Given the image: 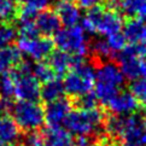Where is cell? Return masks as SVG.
<instances>
[{
  "instance_id": "f1b7e54d",
  "label": "cell",
  "mask_w": 146,
  "mask_h": 146,
  "mask_svg": "<svg viewBox=\"0 0 146 146\" xmlns=\"http://www.w3.org/2000/svg\"><path fill=\"white\" fill-rule=\"evenodd\" d=\"M19 145L21 146H44L42 134L39 133L38 130L25 133L22 139V143Z\"/></svg>"
},
{
  "instance_id": "74e56055",
  "label": "cell",
  "mask_w": 146,
  "mask_h": 146,
  "mask_svg": "<svg viewBox=\"0 0 146 146\" xmlns=\"http://www.w3.org/2000/svg\"><path fill=\"white\" fill-rule=\"evenodd\" d=\"M145 59H146V58H145Z\"/></svg>"
},
{
  "instance_id": "5b68a950",
  "label": "cell",
  "mask_w": 146,
  "mask_h": 146,
  "mask_svg": "<svg viewBox=\"0 0 146 146\" xmlns=\"http://www.w3.org/2000/svg\"><path fill=\"white\" fill-rule=\"evenodd\" d=\"M15 81V94L19 100L39 103L41 87L40 82L33 74V63L22 60L13 70L10 71Z\"/></svg>"
},
{
  "instance_id": "e0dca14e",
  "label": "cell",
  "mask_w": 146,
  "mask_h": 146,
  "mask_svg": "<svg viewBox=\"0 0 146 146\" xmlns=\"http://www.w3.org/2000/svg\"><path fill=\"white\" fill-rule=\"evenodd\" d=\"M50 0H19L18 1V18L35 19L38 15L47 9Z\"/></svg>"
},
{
  "instance_id": "3957f363",
  "label": "cell",
  "mask_w": 146,
  "mask_h": 146,
  "mask_svg": "<svg viewBox=\"0 0 146 146\" xmlns=\"http://www.w3.org/2000/svg\"><path fill=\"white\" fill-rule=\"evenodd\" d=\"M123 18L115 9H105L99 6L87 11L82 19V28L91 34L110 36L121 33L123 28Z\"/></svg>"
},
{
  "instance_id": "9c48e42d",
  "label": "cell",
  "mask_w": 146,
  "mask_h": 146,
  "mask_svg": "<svg viewBox=\"0 0 146 146\" xmlns=\"http://www.w3.org/2000/svg\"><path fill=\"white\" fill-rule=\"evenodd\" d=\"M71 99L62 98L56 102L47 103L45 108V122L50 128H58L63 126L68 115L71 112Z\"/></svg>"
},
{
  "instance_id": "e575fe53",
  "label": "cell",
  "mask_w": 146,
  "mask_h": 146,
  "mask_svg": "<svg viewBox=\"0 0 146 146\" xmlns=\"http://www.w3.org/2000/svg\"><path fill=\"white\" fill-rule=\"evenodd\" d=\"M3 146H21V145H17V144H9V145H3Z\"/></svg>"
},
{
  "instance_id": "8d00e7d4",
  "label": "cell",
  "mask_w": 146,
  "mask_h": 146,
  "mask_svg": "<svg viewBox=\"0 0 146 146\" xmlns=\"http://www.w3.org/2000/svg\"><path fill=\"white\" fill-rule=\"evenodd\" d=\"M0 146H3V145H0Z\"/></svg>"
},
{
  "instance_id": "52a82bcc",
  "label": "cell",
  "mask_w": 146,
  "mask_h": 146,
  "mask_svg": "<svg viewBox=\"0 0 146 146\" xmlns=\"http://www.w3.org/2000/svg\"><path fill=\"white\" fill-rule=\"evenodd\" d=\"M12 118L24 133L38 130L45 122V109L35 102L19 100L15 103Z\"/></svg>"
},
{
  "instance_id": "7a4b0ae2",
  "label": "cell",
  "mask_w": 146,
  "mask_h": 146,
  "mask_svg": "<svg viewBox=\"0 0 146 146\" xmlns=\"http://www.w3.org/2000/svg\"><path fill=\"white\" fill-rule=\"evenodd\" d=\"M106 112L100 108L92 110H74L68 115L63 126L70 134L76 137H91L97 135L100 139L105 134Z\"/></svg>"
},
{
  "instance_id": "d4e9b609",
  "label": "cell",
  "mask_w": 146,
  "mask_h": 146,
  "mask_svg": "<svg viewBox=\"0 0 146 146\" xmlns=\"http://www.w3.org/2000/svg\"><path fill=\"white\" fill-rule=\"evenodd\" d=\"M0 97L13 99L15 94V81L10 72L3 74L0 77Z\"/></svg>"
},
{
  "instance_id": "5bb4252c",
  "label": "cell",
  "mask_w": 146,
  "mask_h": 146,
  "mask_svg": "<svg viewBox=\"0 0 146 146\" xmlns=\"http://www.w3.org/2000/svg\"><path fill=\"white\" fill-rule=\"evenodd\" d=\"M47 59H48L47 63L53 69L56 76H63L66 75L71 70V68L74 66L76 57L70 56L69 53H65V52L60 50H57L52 52Z\"/></svg>"
},
{
  "instance_id": "4fadbf2b",
  "label": "cell",
  "mask_w": 146,
  "mask_h": 146,
  "mask_svg": "<svg viewBox=\"0 0 146 146\" xmlns=\"http://www.w3.org/2000/svg\"><path fill=\"white\" fill-rule=\"evenodd\" d=\"M123 35L128 45L146 46V24L138 18H129L123 24Z\"/></svg>"
},
{
  "instance_id": "7c38bea8",
  "label": "cell",
  "mask_w": 146,
  "mask_h": 146,
  "mask_svg": "<svg viewBox=\"0 0 146 146\" xmlns=\"http://www.w3.org/2000/svg\"><path fill=\"white\" fill-rule=\"evenodd\" d=\"M54 11L58 15L60 23L65 25V28L79 25L81 21V9L76 3L71 0H62L57 4Z\"/></svg>"
},
{
  "instance_id": "4dcf8cb0",
  "label": "cell",
  "mask_w": 146,
  "mask_h": 146,
  "mask_svg": "<svg viewBox=\"0 0 146 146\" xmlns=\"http://www.w3.org/2000/svg\"><path fill=\"white\" fill-rule=\"evenodd\" d=\"M76 4L80 6V9H85L87 11H90L92 9L99 7L106 1V0H76Z\"/></svg>"
},
{
  "instance_id": "d590c367",
  "label": "cell",
  "mask_w": 146,
  "mask_h": 146,
  "mask_svg": "<svg viewBox=\"0 0 146 146\" xmlns=\"http://www.w3.org/2000/svg\"><path fill=\"white\" fill-rule=\"evenodd\" d=\"M59 1H62V0H59Z\"/></svg>"
},
{
  "instance_id": "d6a6232c",
  "label": "cell",
  "mask_w": 146,
  "mask_h": 146,
  "mask_svg": "<svg viewBox=\"0 0 146 146\" xmlns=\"http://www.w3.org/2000/svg\"><path fill=\"white\" fill-rule=\"evenodd\" d=\"M137 17H138V19L141 21L143 23L146 24V5H144V6L139 10V12H138V15H137Z\"/></svg>"
},
{
  "instance_id": "1f68e13d",
  "label": "cell",
  "mask_w": 146,
  "mask_h": 146,
  "mask_svg": "<svg viewBox=\"0 0 146 146\" xmlns=\"http://www.w3.org/2000/svg\"><path fill=\"white\" fill-rule=\"evenodd\" d=\"M93 146H115V143L111 141V140L106 137V134H104L103 137L99 139V143H96Z\"/></svg>"
},
{
  "instance_id": "d6986e66",
  "label": "cell",
  "mask_w": 146,
  "mask_h": 146,
  "mask_svg": "<svg viewBox=\"0 0 146 146\" xmlns=\"http://www.w3.org/2000/svg\"><path fill=\"white\" fill-rule=\"evenodd\" d=\"M64 94H65L64 83H63V80H60L59 77H56V79L51 80L48 82H45L41 86L40 98L46 104L64 98Z\"/></svg>"
},
{
  "instance_id": "ba28073f",
  "label": "cell",
  "mask_w": 146,
  "mask_h": 146,
  "mask_svg": "<svg viewBox=\"0 0 146 146\" xmlns=\"http://www.w3.org/2000/svg\"><path fill=\"white\" fill-rule=\"evenodd\" d=\"M17 47L35 62H44L53 52V40L47 36H35L32 39H18Z\"/></svg>"
},
{
  "instance_id": "277c9868",
  "label": "cell",
  "mask_w": 146,
  "mask_h": 146,
  "mask_svg": "<svg viewBox=\"0 0 146 146\" xmlns=\"http://www.w3.org/2000/svg\"><path fill=\"white\" fill-rule=\"evenodd\" d=\"M94 65L87 63L83 57H76L71 70L65 75L63 83L65 93L70 98H77L91 93L96 85Z\"/></svg>"
},
{
  "instance_id": "ac0fdd59",
  "label": "cell",
  "mask_w": 146,
  "mask_h": 146,
  "mask_svg": "<svg viewBox=\"0 0 146 146\" xmlns=\"http://www.w3.org/2000/svg\"><path fill=\"white\" fill-rule=\"evenodd\" d=\"M19 130L11 116L0 117V145L15 144L19 138Z\"/></svg>"
},
{
  "instance_id": "ffe728a7",
  "label": "cell",
  "mask_w": 146,
  "mask_h": 146,
  "mask_svg": "<svg viewBox=\"0 0 146 146\" xmlns=\"http://www.w3.org/2000/svg\"><path fill=\"white\" fill-rule=\"evenodd\" d=\"M18 17V3L16 0H0V22L10 23Z\"/></svg>"
},
{
  "instance_id": "cb8c5ba5",
  "label": "cell",
  "mask_w": 146,
  "mask_h": 146,
  "mask_svg": "<svg viewBox=\"0 0 146 146\" xmlns=\"http://www.w3.org/2000/svg\"><path fill=\"white\" fill-rule=\"evenodd\" d=\"M129 91L138 100L139 105L146 108V80L137 79L132 81L129 85Z\"/></svg>"
},
{
  "instance_id": "44dd1931",
  "label": "cell",
  "mask_w": 146,
  "mask_h": 146,
  "mask_svg": "<svg viewBox=\"0 0 146 146\" xmlns=\"http://www.w3.org/2000/svg\"><path fill=\"white\" fill-rule=\"evenodd\" d=\"M33 74L36 80L42 83L56 79L54 71L47 62H36L35 64H33Z\"/></svg>"
},
{
  "instance_id": "484cf974",
  "label": "cell",
  "mask_w": 146,
  "mask_h": 146,
  "mask_svg": "<svg viewBox=\"0 0 146 146\" xmlns=\"http://www.w3.org/2000/svg\"><path fill=\"white\" fill-rule=\"evenodd\" d=\"M39 32L36 29L34 19H19L18 35L19 39H32L38 36Z\"/></svg>"
},
{
  "instance_id": "83f0119b",
  "label": "cell",
  "mask_w": 146,
  "mask_h": 146,
  "mask_svg": "<svg viewBox=\"0 0 146 146\" xmlns=\"http://www.w3.org/2000/svg\"><path fill=\"white\" fill-rule=\"evenodd\" d=\"M106 42L109 45V47L111 48V51L116 56L121 51H123L124 47L128 45L127 44V40H126V38H124V35H123V33H117V34H113V35L108 36Z\"/></svg>"
},
{
  "instance_id": "836d02e7",
  "label": "cell",
  "mask_w": 146,
  "mask_h": 146,
  "mask_svg": "<svg viewBox=\"0 0 146 146\" xmlns=\"http://www.w3.org/2000/svg\"><path fill=\"white\" fill-rule=\"evenodd\" d=\"M139 79L146 80V59H141V63H140V77Z\"/></svg>"
},
{
  "instance_id": "f546056e",
  "label": "cell",
  "mask_w": 146,
  "mask_h": 146,
  "mask_svg": "<svg viewBox=\"0 0 146 146\" xmlns=\"http://www.w3.org/2000/svg\"><path fill=\"white\" fill-rule=\"evenodd\" d=\"M13 105H15L13 99L0 97V117L10 116V115L12 113Z\"/></svg>"
},
{
  "instance_id": "9a60e30c",
  "label": "cell",
  "mask_w": 146,
  "mask_h": 146,
  "mask_svg": "<svg viewBox=\"0 0 146 146\" xmlns=\"http://www.w3.org/2000/svg\"><path fill=\"white\" fill-rule=\"evenodd\" d=\"M41 134L44 138V146H75L71 134L62 127H47Z\"/></svg>"
},
{
  "instance_id": "7402d4cb",
  "label": "cell",
  "mask_w": 146,
  "mask_h": 146,
  "mask_svg": "<svg viewBox=\"0 0 146 146\" xmlns=\"http://www.w3.org/2000/svg\"><path fill=\"white\" fill-rule=\"evenodd\" d=\"M72 108H76L77 110H92L98 108V99L93 92L83 94L77 98H70Z\"/></svg>"
},
{
  "instance_id": "4316f807",
  "label": "cell",
  "mask_w": 146,
  "mask_h": 146,
  "mask_svg": "<svg viewBox=\"0 0 146 146\" xmlns=\"http://www.w3.org/2000/svg\"><path fill=\"white\" fill-rule=\"evenodd\" d=\"M16 38V30L10 23L0 22V48L9 46Z\"/></svg>"
},
{
  "instance_id": "603a6c76",
  "label": "cell",
  "mask_w": 146,
  "mask_h": 146,
  "mask_svg": "<svg viewBox=\"0 0 146 146\" xmlns=\"http://www.w3.org/2000/svg\"><path fill=\"white\" fill-rule=\"evenodd\" d=\"M146 5V0H119L118 9L129 18H135L139 10Z\"/></svg>"
},
{
  "instance_id": "30bf717a",
  "label": "cell",
  "mask_w": 146,
  "mask_h": 146,
  "mask_svg": "<svg viewBox=\"0 0 146 146\" xmlns=\"http://www.w3.org/2000/svg\"><path fill=\"white\" fill-rule=\"evenodd\" d=\"M105 106H108L109 111L116 116H126L134 112H138L140 105L135 97L128 90L119 91Z\"/></svg>"
},
{
  "instance_id": "8992f818",
  "label": "cell",
  "mask_w": 146,
  "mask_h": 146,
  "mask_svg": "<svg viewBox=\"0 0 146 146\" xmlns=\"http://www.w3.org/2000/svg\"><path fill=\"white\" fill-rule=\"evenodd\" d=\"M53 44L58 50L74 57H85L90 52L86 32L80 25L60 29L53 36Z\"/></svg>"
},
{
  "instance_id": "2e32d148",
  "label": "cell",
  "mask_w": 146,
  "mask_h": 146,
  "mask_svg": "<svg viewBox=\"0 0 146 146\" xmlns=\"http://www.w3.org/2000/svg\"><path fill=\"white\" fill-rule=\"evenodd\" d=\"M23 60L22 52L17 46L9 45L0 48V74H6L13 70Z\"/></svg>"
},
{
  "instance_id": "8fae6325",
  "label": "cell",
  "mask_w": 146,
  "mask_h": 146,
  "mask_svg": "<svg viewBox=\"0 0 146 146\" xmlns=\"http://www.w3.org/2000/svg\"><path fill=\"white\" fill-rule=\"evenodd\" d=\"M34 22L39 34H41L42 36H47V38H50L52 35L54 36L60 30V25H62L57 12L54 10H48V9L41 11L35 17Z\"/></svg>"
},
{
  "instance_id": "6da1fadb",
  "label": "cell",
  "mask_w": 146,
  "mask_h": 146,
  "mask_svg": "<svg viewBox=\"0 0 146 146\" xmlns=\"http://www.w3.org/2000/svg\"><path fill=\"white\" fill-rule=\"evenodd\" d=\"M92 64L96 68L94 94L98 102L106 105L122 90L124 76L113 60H98L92 58Z\"/></svg>"
}]
</instances>
